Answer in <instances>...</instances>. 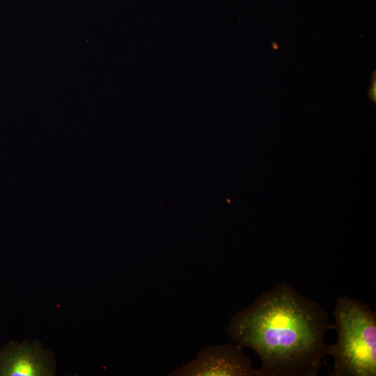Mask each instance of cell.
Instances as JSON below:
<instances>
[{
  "instance_id": "cell-1",
  "label": "cell",
  "mask_w": 376,
  "mask_h": 376,
  "mask_svg": "<svg viewBox=\"0 0 376 376\" xmlns=\"http://www.w3.org/2000/svg\"><path fill=\"white\" fill-rule=\"evenodd\" d=\"M328 313L288 283L276 284L232 317L227 332L254 350L260 376H316L327 354Z\"/></svg>"
},
{
  "instance_id": "cell-4",
  "label": "cell",
  "mask_w": 376,
  "mask_h": 376,
  "mask_svg": "<svg viewBox=\"0 0 376 376\" xmlns=\"http://www.w3.org/2000/svg\"><path fill=\"white\" fill-rule=\"evenodd\" d=\"M53 353L34 340L10 342L0 349V376H52Z\"/></svg>"
},
{
  "instance_id": "cell-3",
  "label": "cell",
  "mask_w": 376,
  "mask_h": 376,
  "mask_svg": "<svg viewBox=\"0 0 376 376\" xmlns=\"http://www.w3.org/2000/svg\"><path fill=\"white\" fill-rule=\"evenodd\" d=\"M237 344L210 345L193 361L177 368L171 376H260L251 359Z\"/></svg>"
},
{
  "instance_id": "cell-6",
  "label": "cell",
  "mask_w": 376,
  "mask_h": 376,
  "mask_svg": "<svg viewBox=\"0 0 376 376\" xmlns=\"http://www.w3.org/2000/svg\"><path fill=\"white\" fill-rule=\"evenodd\" d=\"M272 47L274 49H279V45L276 42H272Z\"/></svg>"
},
{
  "instance_id": "cell-2",
  "label": "cell",
  "mask_w": 376,
  "mask_h": 376,
  "mask_svg": "<svg viewBox=\"0 0 376 376\" xmlns=\"http://www.w3.org/2000/svg\"><path fill=\"white\" fill-rule=\"evenodd\" d=\"M338 334L334 345H328L327 354L334 360L332 376L376 375V313L365 303L340 297L334 309Z\"/></svg>"
},
{
  "instance_id": "cell-5",
  "label": "cell",
  "mask_w": 376,
  "mask_h": 376,
  "mask_svg": "<svg viewBox=\"0 0 376 376\" xmlns=\"http://www.w3.org/2000/svg\"><path fill=\"white\" fill-rule=\"evenodd\" d=\"M375 71L373 72L372 76V84L370 88H369L368 97L370 100L376 102V79H375Z\"/></svg>"
}]
</instances>
